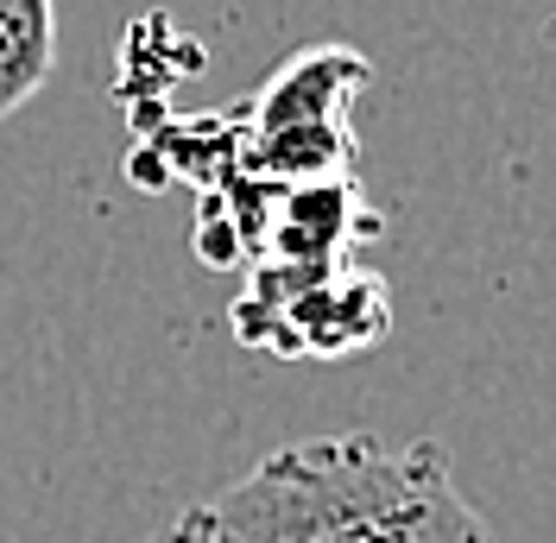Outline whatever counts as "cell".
I'll list each match as a JSON object with an SVG mask.
<instances>
[{"label": "cell", "mask_w": 556, "mask_h": 543, "mask_svg": "<svg viewBox=\"0 0 556 543\" xmlns=\"http://www.w3.org/2000/svg\"><path fill=\"white\" fill-rule=\"evenodd\" d=\"M367 83L361 51H298L253 96L241 146V184H329L354 165L348 96Z\"/></svg>", "instance_id": "3957f363"}, {"label": "cell", "mask_w": 556, "mask_h": 543, "mask_svg": "<svg viewBox=\"0 0 556 543\" xmlns=\"http://www.w3.org/2000/svg\"><path fill=\"white\" fill-rule=\"evenodd\" d=\"M197 543H493L437 442H285L177 518Z\"/></svg>", "instance_id": "6da1fadb"}, {"label": "cell", "mask_w": 556, "mask_h": 543, "mask_svg": "<svg viewBox=\"0 0 556 543\" xmlns=\"http://www.w3.org/2000/svg\"><path fill=\"white\" fill-rule=\"evenodd\" d=\"M228 323L273 361H348L392 329V291L354 260H266Z\"/></svg>", "instance_id": "7a4b0ae2"}, {"label": "cell", "mask_w": 556, "mask_h": 543, "mask_svg": "<svg viewBox=\"0 0 556 543\" xmlns=\"http://www.w3.org/2000/svg\"><path fill=\"white\" fill-rule=\"evenodd\" d=\"M139 543H197L184 525H172V531H159V538H139Z\"/></svg>", "instance_id": "5b68a950"}, {"label": "cell", "mask_w": 556, "mask_h": 543, "mask_svg": "<svg viewBox=\"0 0 556 543\" xmlns=\"http://www.w3.org/2000/svg\"><path fill=\"white\" fill-rule=\"evenodd\" d=\"M58 70V0H0V121H13Z\"/></svg>", "instance_id": "277c9868"}]
</instances>
